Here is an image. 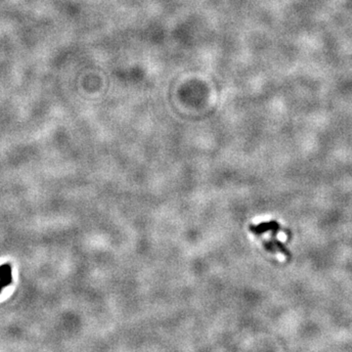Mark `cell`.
<instances>
[{"label":"cell","instance_id":"6da1fadb","mask_svg":"<svg viewBox=\"0 0 352 352\" xmlns=\"http://www.w3.org/2000/svg\"><path fill=\"white\" fill-rule=\"evenodd\" d=\"M249 230L255 235H261L269 231H271L273 234H276L280 230V225L276 221H270L258 224L256 226H250Z\"/></svg>","mask_w":352,"mask_h":352}]
</instances>
